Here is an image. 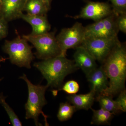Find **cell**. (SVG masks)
Returning a JSON list of instances; mask_svg holds the SVG:
<instances>
[{
    "label": "cell",
    "mask_w": 126,
    "mask_h": 126,
    "mask_svg": "<svg viewBox=\"0 0 126 126\" xmlns=\"http://www.w3.org/2000/svg\"><path fill=\"white\" fill-rule=\"evenodd\" d=\"M102 65L109 81L108 87L99 94L113 96L125 89L126 49L118 43L104 61Z\"/></svg>",
    "instance_id": "6da1fadb"
},
{
    "label": "cell",
    "mask_w": 126,
    "mask_h": 126,
    "mask_svg": "<svg viewBox=\"0 0 126 126\" xmlns=\"http://www.w3.org/2000/svg\"><path fill=\"white\" fill-rule=\"evenodd\" d=\"M33 65L47 80L48 87L57 88L61 87L66 76L78 68L74 61L61 55L36 62Z\"/></svg>",
    "instance_id": "7a4b0ae2"
},
{
    "label": "cell",
    "mask_w": 126,
    "mask_h": 126,
    "mask_svg": "<svg viewBox=\"0 0 126 126\" xmlns=\"http://www.w3.org/2000/svg\"><path fill=\"white\" fill-rule=\"evenodd\" d=\"M20 78L25 81L29 92L28 100L25 105L26 119H33L36 126H41L42 124L39 123L38 121L39 116L41 114L44 118L45 126H49L47 120L48 116L45 115L42 111L43 107L47 103L45 94L48 87L47 85L44 86L33 84L25 74Z\"/></svg>",
    "instance_id": "3957f363"
},
{
    "label": "cell",
    "mask_w": 126,
    "mask_h": 126,
    "mask_svg": "<svg viewBox=\"0 0 126 126\" xmlns=\"http://www.w3.org/2000/svg\"><path fill=\"white\" fill-rule=\"evenodd\" d=\"M32 48L26 40L18 36L13 40H6L3 50L9 55L12 63L30 69L31 64L34 58Z\"/></svg>",
    "instance_id": "277c9868"
},
{
    "label": "cell",
    "mask_w": 126,
    "mask_h": 126,
    "mask_svg": "<svg viewBox=\"0 0 126 126\" xmlns=\"http://www.w3.org/2000/svg\"><path fill=\"white\" fill-rule=\"evenodd\" d=\"M55 32L39 35H24L22 37L31 43L36 49L35 55L42 60L61 55V50L55 36Z\"/></svg>",
    "instance_id": "5b68a950"
},
{
    "label": "cell",
    "mask_w": 126,
    "mask_h": 126,
    "mask_svg": "<svg viewBox=\"0 0 126 126\" xmlns=\"http://www.w3.org/2000/svg\"><path fill=\"white\" fill-rule=\"evenodd\" d=\"M120 42L117 36L112 38L90 37L85 38L81 46L96 61L103 63Z\"/></svg>",
    "instance_id": "8992f818"
},
{
    "label": "cell",
    "mask_w": 126,
    "mask_h": 126,
    "mask_svg": "<svg viewBox=\"0 0 126 126\" xmlns=\"http://www.w3.org/2000/svg\"><path fill=\"white\" fill-rule=\"evenodd\" d=\"M56 38L60 55L66 56L68 49L81 45L85 39V28L81 23L77 22L70 28L63 29Z\"/></svg>",
    "instance_id": "52a82bcc"
},
{
    "label": "cell",
    "mask_w": 126,
    "mask_h": 126,
    "mask_svg": "<svg viewBox=\"0 0 126 126\" xmlns=\"http://www.w3.org/2000/svg\"><path fill=\"white\" fill-rule=\"evenodd\" d=\"M113 12L111 6L107 2L89 1L82 9L80 14L74 18L90 19L95 22L110 15Z\"/></svg>",
    "instance_id": "ba28073f"
},
{
    "label": "cell",
    "mask_w": 126,
    "mask_h": 126,
    "mask_svg": "<svg viewBox=\"0 0 126 126\" xmlns=\"http://www.w3.org/2000/svg\"><path fill=\"white\" fill-rule=\"evenodd\" d=\"M27 0H1L0 17L7 22L20 18Z\"/></svg>",
    "instance_id": "9c48e42d"
},
{
    "label": "cell",
    "mask_w": 126,
    "mask_h": 126,
    "mask_svg": "<svg viewBox=\"0 0 126 126\" xmlns=\"http://www.w3.org/2000/svg\"><path fill=\"white\" fill-rule=\"evenodd\" d=\"M74 58L76 66L82 69L86 75L97 68L95 59L82 46L76 48Z\"/></svg>",
    "instance_id": "30bf717a"
},
{
    "label": "cell",
    "mask_w": 126,
    "mask_h": 126,
    "mask_svg": "<svg viewBox=\"0 0 126 126\" xmlns=\"http://www.w3.org/2000/svg\"><path fill=\"white\" fill-rule=\"evenodd\" d=\"M26 22L29 24L32 27L31 34L36 35L49 32L51 25L47 20L46 15L34 16L22 13L20 16Z\"/></svg>",
    "instance_id": "8fae6325"
},
{
    "label": "cell",
    "mask_w": 126,
    "mask_h": 126,
    "mask_svg": "<svg viewBox=\"0 0 126 126\" xmlns=\"http://www.w3.org/2000/svg\"><path fill=\"white\" fill-rule=\"evenodd\" d=\"M86 76L91 84V89L94 90L97 94L108 87V78L102 66L96 68Z\"/></svg>",
    "instance_id": "7c38bea8"
},
{
    "label": "cell",
    "mask_w": 126,
    "mask_h": 126,
    "mask_svg": "<svg viewBox=\"0 0 126 126\" xmlns=\"http://www.w3.org/2000/svg\"><path fill=\"white\" fill-rule=\"evenodd\" d=\"M96 92L91 89L90 92L84 94H70L67 99L77 110H88L92 108L95 99Z\"/></svg>",
    "instance_id": "4fadbf2b"
},
{
    "label": "cell",
    "mask_w": 126,
    "mask_h": 126,
    "mask_svg": "<svg viewBox=\"0 0 126 126\" xmlns=\"http://www.w3.org/2000/svg\"><path fill=\"white\" fill-rule=\"evenodd\" d=\"M84 28L85 38L115 37L112 36L111 34L108 25L104 18L101 20L95 21V23L89 25Z\"/></svg>",
    "instance_id": "5bb4252c"
},
{
    "label": "cell",
    "mask_w": 126,
    "mask_h": 126,
    "mask_svg": "<svg viewBox=\"0 0 126 126\" xmlns=\"http://www.w3.org/2000/svg\"><path fill=\"white\" fill-rule=\"evenodd\" d=\"M49 9L42 0H27L24 11L31 15H46Z\"/></svg>",
    "instance_id": "9a60e30c"
},
{
    "label": "cell",
    "mask_w": 126,
    "mask_h": 126,
    "mask_svg": "<svg viewBox=\"0 0 126 126\" xmlns=\"http://www.w3.org/2000/svg\"><path fill=\"white\" fill-rule=\"evenodd\" d=\"M113 97L111 96L98 94L96 99L99 102L101 108L116 115L123 111L119 104L116 100L113 99Z\"/></svg>",
    "instance_id": "2e32d148"
},
{
    "label": "cell",
    "mask_w": 126,
    "mask_h": 126,
    "mask_svg": "<svg viewBox=\"0 0 126 126\" xmlns=\"http://www.w3.org/2000/svg\"><path fill=\"white\" fill-rule=\"evenodd\" d=\"M93 114L92 120L91 123L96 125H109L112 119L113 115L112 113L101 108L100 109L95 110L91 108Z\"/></svg>",
    "instance_id": "e0dca14e"
},
{
    "label": "cell",
    "mask_w": 126,
    "mask_h": 126,
    "mask_svg": "<svg viewBox=\"0 0 126 126\" xmlns=\"http://www.w3.org/2000/svg\"><path fill=\"white\" fill-rule=\"evenodd\" d=\"M77 109L75 107L68 102L60 104L57 117L61 122L67 121L72 118Z\"/></svg>",
    "instance_id": "ac0fdd59"
},
{
    "label": "cell",
    "mask_w": 126,
    "mask_h": 126,
    "mask_svg": "<svg viewBox=\"0 0 126 126\" xmlns=\"http://www.w3.org/2000/svg\"><path fill=\"white\" fill-rule=\"evenodd\" d=\"M79 85L78 82L74 80H70L66 82L57 90H52V94L55 96L59 91H64L70 94H76L79 92Z\"/></svg>",
    "instance_id": "d6986e66"
},
{
    "label": "cell",
    "mask_w": 126,
    "mask_h": 126,
    "mask_svg": "<svg viewBox=\"0 0 126 126\" xmlns=\"http://www.w3.org/2000/svg\"><path fill=\"white\" fill-rule=\"evenodd\" d=\"M5 98L2 93H0V103L2 104L7 112L12 125L14 126H22V123L18 116L6 102Z\"/></svg>",
    "instance_id": "ffe728a7"
},
{
    "label": "cell",
    "mask_w": 126,
    "mask_h": 126,
    "mask_svg": "<svg viewBox=\"0 0 126 126\" xmlns=\"http://www.w3.org/2000/svg\"><path fill=\"white\" fill-rule=\"evenodd\" d=\"M113 11L118 14L126 13V0H109Z\"/></svg>",
    "instance_id": "44dd1931"
},
{
    "label": "cell",
    "mask_w": 126,
    "mask_h": 126,
    "mask_svg": "<svg viewBox=\"0 0 126 126\" xmlns=\"http://www.w3.org/2000/svg\"><path fill=\"white\" fill-rule=\"evenodd\" d=\"M117 25L119 31L126 33V13L118 14L117 18Z\"/></svg>",
    "instance_id": "7402d4cb"
},
{
    "label": "cell",
    "mask_w": 126,
    "mask_h": 126,
    "mask_svg": "<svg viewBox=\"0 0 126 126\" xmlns=\"http://www.w3.org/2000/svg\"><path fill=\"white\" fill-rule=\"evenodd\" d=\"M7 21L0 17V40L6 38L8 33V25Z\"/></svg>",
    "instance_id": "603a6c76"
},
{
    "label": "cell",
    "mask_w": 126,
    "mask_h": 126,
    "mask_svg": "<svg viewBox=\"0 0 126 126\" xmlns=\"http://www.w3.org/2000/svg\"><path fill=\"white\" fill-rule=\"evenodd\" d=\"M118 97L116 101L121 108L123 112L126 111V89L119 93Z\"/></svg>",
    "instance_id": "cb8c5ba5"
},
{
    "label": "cell",
    "mask_w": 126,
    "mask_h": 126,
    "mask_svg": "<svg viewBox=\"0 0 126 126\" xmlns=\"http://www.w3.org/2000/svg\"><path fill=\"white\" fill-rule=\"evenodd\" d=\"M44 3L45 4L47 7L49 9H50V4H51L52 0H42Z\"/></svg>",
    "instance_id": "d4e9b609"
},
{
    "label": "cell",
    "mask_w": 126,
    "mask_h": 126,
    "mask_svg": "<svg viewBox=\"0 0 126 126\" xmlns=\"http://www.w3.org/2000/svg\"><path fill=\"white\" fill-rule=\"evenodd\" d=\"M5 59L3 58H0V63L5 61Z\"/></svg>",
    "instance_id": "484cf974"
},
{
    "label": "cell",
    "mask_w": 126,
    "mask_h": 126,
    "mask_svg": "<svg viewBox=\"0 0 126 126\" xmlns=\"http://www.w3.org/2000/svg\"><path fill=\"white\" fill-rule=\"evenodd\" d=\"M1 0H0V8L1 5Z\"/></svg>",
    "instance_id": "4316f807"
}]
</instances>
